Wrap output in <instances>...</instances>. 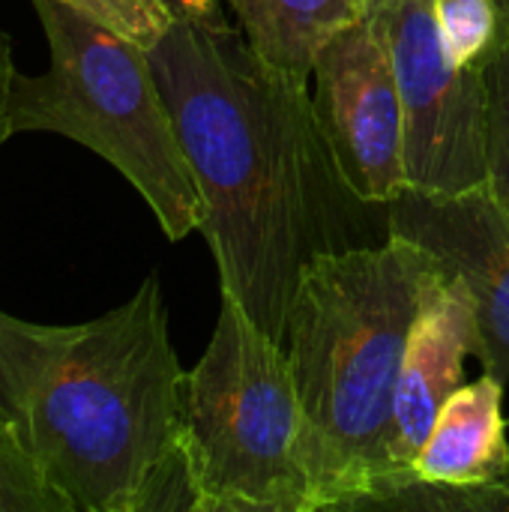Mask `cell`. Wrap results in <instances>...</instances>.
I'll use <instances>...</instances> for the list:
<instances>
[{
	"label": "cell",
	"mask_w": 509,
	"mask_h": 512,
	"mask_svg": "<svg viewBox=\"0 0 509 512\" xmlns=\"http://www.w3.org/2000/svg\"><path fill=\"white\" fill-rule=\"evenodd\" d=\"M477 351L480 327L474 297L459 276L441 273L426 291L408 336L387 429L384 480L411 471L441 408L465 384V360L477 357Z\"/></svg>",
	"instance_id": "cell-9"
},
{
	"label": "cell",
	"mask_w": 509,
	"mask_h": 512,
	"mask_svg": "<svg viewBox=\"0 0 509 512\" xmlns=\"http://www.w3.org/2000/svg\"><path fill=\"white\" fill-rule=\"evenodd\" d=\"M48 42L42 75H15L12 126L93 150L141 195L168 240L204 225V201L180 147L147 48L69 0H30Z\"/></svg>",
	"instance_id": "cell-4"
},
{
	"label": "cell",
	"mask_w": 509,
	"mask_h": 512,
	"mask_svg": "<svg viewBox=\"0 0 509 512\" xmlns=\"http://www.w3.org/2000/svg\"><path fill=\"white\" fill-rule=\"evenodd\" d=\"M69 3L93 15L105 27L117 30L120 36L138 42L141 48L159 42L174 21L162 0H69Z\"/></svg>",
	"instance_id": "cell-14"
},
{
	"label": "cell",
	"mask_w": 509,
	"mask_h": 512,
	"mask_svg": "<svg viewBox=\"0 0 509 512\" xmlns=\"http://www.w3.org/2000/svg\"><path fill=\"white\" fill-rule=\"evenodd\" d=\"M183 381L156 273L81 324L0 309V408L69 512L189 510Z\"/></svg>",
	"instance_id": "cell-2"
},
{
	"label": "cell",
	"mask_w": 509,
	"mask_h": 512,
	"mask_svg": "<svg viewBox=\"0 0 509 512\" xmlns=\"http://www.w3.org/2000/svg\"><path fill=\"white\" fill-rule=\"evenodd\" d=\"M444 42L459 66L483 69L504 36V15L495 0H432Z\"/></svg>",
	"instance_id": "cell-12"
},
{
	"label": "cell",
	"mask_w": 509,
	"mask_h": 512,
	"mask_svg": "<svg viewBox=\"0 0 509 512\" xmlns=\"http://www.w3.org/2000/svg\"><path fill=\"white\" fill-rule=\"evenodd\" d=\"M441 273L429 252L393 234L306 261L282 348L303 411L312 512H357L384 480L408 336Z\"/></svg>",
	"instance_id": "cell-3"
},
{
	"label": "cell",
	"mask_w": 509,
	"mask_h": 512,
	"mask_svg": "<svg viewBox=\"0 0 509 512\" xmlns=\"http://www.w3.org/2000/svg\"><path fill=\"white\" fill-rule=\"evenodd\" d=\"M0 512H69L0 408Z\"/></svg>",
	"instance_id": "cell-11"
},
{
	"label": "cell",
	"mask_w": 509,
	"mask_h": 512,
	"mask_svg": "<svg viewBox=\"0 0 509 512\" xmlns=\"http://www.w3.org/2000/svg\"><path fill=\"white\" fill-rule=\"evenodd\" d=\"M381 24L405 111L408 186L465 192L486 183V75L450 54L432 0H360Z\"/></svg>",
	"instance_id": "cell-6"
},
{
	"label": "cell",
	"mask_w": 509,
	"mask_h": 512,
	"mask_svg": "<svg viewBox=\"0 0 509 512\" xmlns=\"http://www.w3.org/2000/svg\"><path fill=\"white\" fill-rule=\"evenodd\" d=\"M183 381V468L192 512H312L303 411L288 354L222 294Z\"/></svg>",
	"instance_id": "cell-5"
},
{
	"label": "cell",
	"mask_w": 509,
	"mask_h": 512,
	"mask_svg": "<svg viewBox=\"0 0 509 512\" xmlns=\"http://www.w3.org/2000/svg\"><path fill=\"white\" fill-rule=\"evenodd\" d=\"M387 234L417 243L459 276L477 306V360L509 384V213L486 183L465 192L408 186L387 204Z\"/></svg>",
	"instance_id": "cell-8"
},
{
	"label": "cell",
	"mask_w": 509,
	"mask_h": 512,
	"mask_svg": "<svg viewBox=\"0 0 509 512\" xmlns=\"http://www.w3.org/2000/svg\"><path fill=\"white\" fill-rule=\"evenodd\" d=\"M252 51L309 87L318 48L357 15V0H228Z\"/></svg>",
	"instance_id": "cell-10"
},
{
	"label": "cell",
	"mask_w": 509,
	"mask_h": 512,
	"mask_svg": "<svg viewBox=\"0 0 509 512\" xmlns=\"http://www.w3.org/2000/svg\"><path fill=\"white\" fill-rule=\"evenodd\" d=\"M498 3V9H501V15H504V24L509 27V0H495Z\"/></svg>",
	"instance_id": "cell-17"
},
{
	"label": "cell",
	"mask_w": 509,
	"mask_h": 512,
	"mask_svg": "<svg viewBox=\"0 0 509 512\" xmlns=\"http://www.w3.org/2000/svg\"><path fill=\"white\" fill-rule=\"evenodd\" d=\"M357 6L315 54L312 111L336 180L357 201L387 207L408 189L405 111L378 15Z\"/></svg>",
	"instance_id": "cell-7"
},
{
	"label": "cell",
	"mask_w": 509,
	"mask_h": 512,
	"mask_svg": "<svg viewBox=\"0 0 509 512\" xmlns=\"http://www.w3.org/2000/svg\"><path fill=\"white\" fill-rule=\"evenodd\" d=\"M486 75V186L509 213V27L489 63Z\"/></svg>",
	"instance_id": "cell-13"
},
{
	"label": "cell",
	"mask_w": 509,
	"mask_h": 512,
	"mask_svg": "<svg viewBox=\"0 0 509 512\" xmlns=\"http://www.w3.org/2000/svg\"><path fill=\"white\" fill-rule=\"evenodd\" d=\"M15 75H18V66H15V57H12V39H9V33L0 30V150L15 135V126H12Z\"/></svg>",
	"instance_id": "cell-16"
},
{
	"label": "cell",
	"mask_w": 509,
	"mask_h": 512,
	"mask_svg": "<svg viewBox=\"0 0 509 512\" xmlns=\"http://www.w3.org/2000/svg\"><path fill=\"white\" fill-rule=\"evenodd\" d=\"M147 57L204 201L219 291L282 342L306 261L336 249L321 225L333 162L312 90L267 66L237 24L171 21Z\"/></svg>",
	"instance_id": "cell-1"
},
{
	"label": "cell",
	"mask_w": 509,
	"mask_h": 512,
	"mask_svg": "<svg viewBox=\"0 0 509 512\" xmlns=\"http://www.w3.org/2000/svg\"><path fill=\"white\" fill-rule=\"evenodd\" d=\"M162 3L174 21H186L210 30H225L237 24L228 0H162Z\"/></svg>",
	"instance_id": "cell-15"
}]
</instances>
